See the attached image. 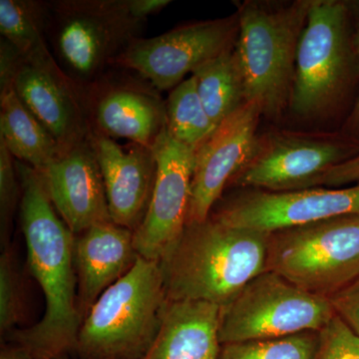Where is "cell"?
<instances>
[{
  "mask_svg": "<svg viewBox=\"0 0 359 359\" xmlns=\"http://www.w3.org/2000/svg\"><path fill=\"white\" fill-rule=\"evenodd\" d=\"M15 166L28 269L43 292L45 313L39 323L14 330L9 337L40 358H66L76 348L83 321L76 302L75 236L52 205L39 172L18 160Z\"/></svg>",
  "mask_w": 359,
  "mask_h": 359,
  "instance_id": "1",
  "label": "cell"
},
{
  "mask_svg": "<svg viewBox=\"0 0 359 359\" xmlns=\"http://www.w3.org/2000/svg\"><path fill=\"white\" fill-rule=\"evenodd\" d=\"M269 236L230 226L212 215L187 224L160 262L168 299L226 306L266 271Z\"/></svg>",
  "mask_w": 359,
  "mask_h": 359,
  "instance_id": "2",
  "label": "cell"
},
{
  "mask_svg": "<svg viewBox=\"0 0 359 359\" xmlns=\"http://www.w3.org/2000/svg\"><path fill=\"white\" fill-rule=\"evenodd\" d=\"M167 301L160 262L138 255L87 311L75 353L79 359H141L159 332Z\"/></svg>",
  "mask_w": 359,
  "mask_h": 359,
  "instance_id": "3",
  "label": "cell"
},
{
  "mask_svg": "<svg viewBox=\"0 0 359 359\" xmlns=\"http://www.w3.org/2000/svg\"><path fill=\"white\" fill-rule=\"evenodd\" d=\"M311 6V0H297L287 6L252 1L238 6L235 50L244 77L245 98L271 119L289 106L297 47Z\"/></svg>",
  "mask_w": 359,
  "mask_h": 359,
  "instance_id": "4",
  "label": "cell"
},
{
  "mask_svg": "<svg viewBox=\"0 0 359 359\" xmlns=\"http://www.w3.org/2000/svg\"><path fill=\"white\" fill-rule=\"evenodd\" d=\"M46 37L52 55L80 88L102 76L142 22L130 15L126 0L46 2Z\"/></svg>",
  "mask_w": 359,
  "mask_h": 359,
  "instance_id": "5",
  "label": "cell"
},
{
  "mask_svg": "<svg viewBox=\"0 0 359 359\" xmlns=\"http://www.w3.org/2000/svg\"><path fill=\"white\" fill-rule=\"evenodd\" d=\"M266 271L330 299L359 278V215H344L269 233Z\"/></svg>",
  "mask_w": 359,
  "mask_h": 359,
  "instance_id": "6",
  "label": "cell"
},
{
  "mask_svg": "<svg viewBox=\"0 0 359 359\" xmlns=\"http://www.w3.org/2000/svg\"><path fill=\"white\" fill-rule=\"evenodd\" d=\"M335 316L330 299L271 271L255 276L221 308V344L320 332Z\"/></svg>",
  "mask_w": 359,
  "mask_h": 359,
  "instance_id": "7",
  "label": "cell"
},
{
  "mask_svg": "<svg viewBox=\"0 0 359 359\" xmlns=\"http://www.w3.org/2000/svg\"><path fill=\"white\" fill-rule=\"evenodd\" d=\"M349 67L347 8L337 0H311L297 47L289 107L299 118L318 117L337 102Z\"/></svg>",
  "mask_w": 359,
  "mask_h": 359,
  "instance_id": "8",
  "label": "cell"
},
{
  "mask_svg": "<svg viewBox=\"0 0 359 359\" xmlns=\"http://www.w3.org/2000/svg\"><path fill=\"white\" fill-rule=\"evenodd\" d=\"M359 153V147L334 135L280 131L259 138L256 151L230 185L289 192L321 188L330 170Z\"/></svg>",
  "mask_w": 359,
  "mask_h": 359,
  "instance_id": "9",
  "label": "cell"
},
{
  "mask_svg": "<svg viewBox=\"0 0 359 359\" xmlns=\"http://www.w3.org/2000/svg\"><path fill=\"white\" fill-rule=\"evenodd\" d=\"M238 33L236 13L181 25L152 39L136 37L111 67L136 73L158 91L174 89L188 73L235 47Z\"/></svg>",
  "mask_w": 359,
  "mask_h": 359,
  "instance_id": "10",
  "label": "cell"
},
{
  "mask_svg": "<svg viewBox=\"0 0 359 359\" xmlns=\"http://www.w3.org/2000/svg\"><path fill=\"white\" fill-rule=\"evenodd\" d=\"M116 68L81 88L90 131L154 148L166 128V101L136 73Z\"/></svg>",
  "mask_w": 359,
  "mask_h": 359,
  "instance_id": "11",
  "label": "cell"
},
{
  "mask_svg": "<svg viewBox=\"0 0 359 359\" xmlns=\"http://www.w3.org/2000/svg\"><path fill=\"white\" fill-rule=\"evenodd\" d=\"M354 214L359 215V185L289 192L238 189L211 212L230 226L266 233Z\"/></svg>",
  "mask_w": 359,
  "mask_h": 359,
  "instance_id": "12",
  "label": "cell"
},
{
  "mask_svg": "<svg viewBox=\"0 0 359 359\" xmlns=\"http://www.w3.org/2000/svg\"><path fill=\"white\" fill-rule=\"evenodd\" d=\"M154 151V190L147 214L134 231V245L139 256L161 262L187 224L196 151L172 138L166 128Z\"/></svg>",
  "mask_w": 359,
  "mask_h": 359,
  "instance_id": "13",
  "label": "cell"
},
{
  "mask_svg": "<svg viewBox=\"0 0 359 359\" xmlns=\"http://www.w3.org/2000/svg\"><path fill=\"white\" fill-rule=\"evenodd\" d=\"M262 116L256 103L245 102L196 151L187 224L208 219L231 180L249 162L259 142Z\"/></svg>",
  "mask_w": 359,
  "mask_h": 359,
  "instance_id": "14",
  "label": "cell"
},
{
  "mask_svg": "<svg viewBox=\"0 0 359 359\" xmlns=\"http://www.w3.org/2000/svg\"><path fill=\"white\" fill-rule=\"evenodd\" d=\"M11 85L61 150L88 138L81 88L59 67L52 53L34 58L20 55Z\"/></svg>",
  "mask_w": 359,
  "mask_h": 359,
  "instance_id": "15",
  "label": "cell"
},
{
  "mask_svg": "<svg viewBox=\"0 0 359 359\" xmlns=\"http://www.w3.org/2000/svg\"><path fill=\"white\" fill-rule=\"evenodd\" d=\"M39 173L52 205L73 235L112 222L102 173L89 137L61 150Z\"/></svg>",
  "mask_w": 359,
  "mask_h": 359,
  "instance_id": "16",
  "label": "cell"
},
{
  "mask_svg": "<svg viewBox=\"0 0 359 359\" xmlns=\"http://www.w3.org/2000/svg\"><path fill=\"white\" fill-rule=\"evenodd\" d=\"M89 140L102 173L111 219L134 231L147 214L154 190L157 160L154 148L89 132Z\"/></svg>",
  "mask_w": 359,
  "mask_h": 359,
  "instance_id": "17",
  "label": "cell"
},
{
  "mask_svg": "<svg viewBox=\"0 0 359 359\" xmlns=\"http://www.w3.org/2000/svg\"><path fill=\"white\" fill-rule=\"evenodd\" d=\"M134 233L113 222L75 236L74 259L80 311H88L108 287L134 266Z\"/></svg>",
  "mask_w": 359,
  "mask_h": 359,
  "instance_id": "18",
  "label": "cell"
},
{
  "mask_svg": "<svg viewBox=\"0 0 359 359\" xmlns=\"http://www.w3.org/2000/svg\"><path fill=\"white\" fill-rule=\"evenodd\" d=\"M221 306L168 299L159 332L141 359H219Z\"/></svg>",
  "mask_w": 359,
  "mask_h": 359,
  "instance_id": "19",
  "label": "cell"
},
{
  "mask_svg": "<svg viewBox=\"0 0 359 359\" xmlns=\"http://www.w3.org/2000/svg\"><path fill=\"white\" fill-rule=\"evenodd\" d=\"M0 141L14 159L37 172L61 152L57 142L22 103L13 85L0 88Z\"/></svg>",
  "mask_w": 359,
  "mask_h": 359,
  "instance_id": "20",
  "label": "cell"
},
{
  "mask_svg": "<svg viewBox=\"0 0 359 359\" xmlns=\"http://www.w3.org/2000/svg\"><path fill=\"white\" fill-rule=\"evenodd\" d=\"M192 76L205 109L216 127L247 102L235 47L199 66Z\"/></svg>",
  "mask_w": 359,
  "mask_h": 359,
  "instance_id": "21",
  "label": "cell"
},
{
  "mask_svg": "<svg viewBox=\"0 0 359 359\" xmlns=\"http://www.w3.org/2000/svg\"><path fill=\"white\" fill-rule=\"evenodd\" d=\"M47 4L35 0H1L0 32L21 57L51 53L46 37Z\"/></svg>",
  "mask_w": 359,
  "mask_h": 359,
  "instance_id": "22",
  "label": "cell"
},
{
  "mask_svg": "<svg viewBox=\"0 0 359 359\" xmlns=\"http://www.w3.org/2000/svg\"><path fill=\"white\" fill-rule=\"evenodd\" d=\"M168 133L197 151L217 128L204 107L194 76L175 87L166 101Z\"/></svg>",
  "mask_w": 359,
  "mask_h": 359,
  "instance_id": "23",
  "label": "cell"
},
{
  "mask_svg": "<svg viewBox=\"0 0 359 359\" xmlns=\"http://www.w3.org/2000/svg\"><path fill=\"white\" fill-rule=\"evenodd\" d=\"M320 332L222 344L219 359H316Z\"/></svg>",
  "mask_w": 359,
  "mask_h": 359,
  "instance_id": "24",
  "label": "cell"
},
{
  "mask_svg": "<svg viewBox=\"0 0 359 359\" xmlns=\"http://www.w3.org/2000/svg\"><path fill=\"white\" fill-rule=\"evenodd\" d=\"M22 301L20 278L14 266L13 256L7 250L0 257V330L11 334L20 320Z\"/></svg>",
  "mask_w": 359,
  "mask_h": 359,
  "instance_id": "25",
  "label": "cell"
},
{
  "mask_svg": "<svg viewBox=\"0 0 359 359\" xmlns=\"http://www.w3.org/2000/svg\"><path fill=\"white\" fill-rule=\"evenodd\" d=\"M316 359H359V335L337 314L320 332Z\"/></svg>",
  "mask_w": 359,
  "mask_h": 359,
  "instance_id": "26",
  "label": "cell"
},
{
  "mask_svg": "<svg viewBox=\"0 0 359 359\" xmlns=\"http://www.w3.org/2000/svg\"><path fill=\"white\" fill-rule=\"evenodd\" d=\"M21 196L20 178L15 166V159L0 141V219L1 236L7 237L14 212Z\"/></svg>",
  "mask_w": 359,
  "mask_h": 359,
  "instance_id": "27",
  "label": "cell"
},
{
  "mask_svg": "<svg viewBox=\"0 0 359 359\" xmlns=\"http://www.w3.org/2000/svg\"><path fill=\"white\" fill-rule=\"evenodd\" d=\"M328 299L335 314L359 335V278Z\"/></svg>",
  "mask_w": 359,
  "mask_h": 359,
  "instance_id": "28",
  "label": "cell"
},
{
  "mask_svg": "<svg viewBox=\"0 0 359 359\" xmlns=\"http://www.w3.org/2000/svg\"><path fill=\"white\" fill-rule=\"evenodd\" d=\"M355 185H359V153L330 170L321 184L323 188L334 189Z\"/></svg>",
  "mask_w": 359,
  "mask_h": 359,
  "instance_id": "29",
  "label": "cell"
},
{
  "mask_svg": "<svg viewBox=\"0 0 359 359\" xmlns=\"http://www.w3.org/2000/svg\"><path fill=\"white\" fill-rule=\"evenodd\" d=\"M130 15L135 20L143 22L148 16L160 13L171 4L170 0H126Z\"/></svg>",
  "mask_w": 359,
  "mask_h": 359,
  "instance_id": "30",
  "label": "cell"
},
{
  "mask_svg": "<svg viewBox=\"0 0 359 359\" xmlns=\"http://www.w3.org/2000/svg\"><path fill=\"white\" fill-rule=\"evenodd\" d=\"M0 359H42L26 347L13 344L11 346H2Z\"/></svg>",
  "mask_w": 359,
  "mask_h": 359,
  "instance_id": "31",
  "label": "cell"
},
{
  "mask_svg": "<svg viewBox=\"0 0 359 359\" xmlns=\"http://www.w3.org/2000/svg\"><path fill=\"white\" fill-rule=\"evenodd\" d=\"M358 52L359 57V33ZM348 126L351 131L355 132V133H359V91L358 98H356L355 104H354L353 112H351V117H349Z\"/></svg>",
  "mask_w": 359,
  "mask_h": 359,
  "instance_id": "32",
  "label": "cell"
},
{
  "mask_svg": "<svg viewBox=\"0 0 359 359\" xmlns=\"http://www.w3.org/2000/svg\"><path fill=\"white\" fill-rule=\"evenodd\" d=\"M59 359H69V358H59Z\"/></svg>",
  "mask_w": 359,
  "mask_h": 359,
  "instance_id": "33",
  "label": "cell"
}]
</instances>
